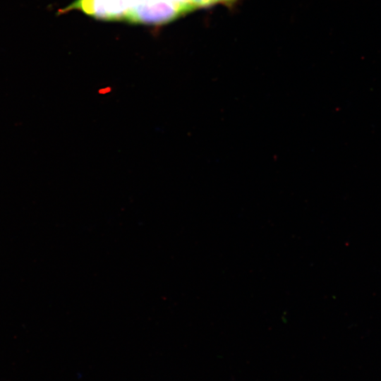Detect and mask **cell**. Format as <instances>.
I'll use <instances>...</instances> for the list:
<instances>
[{
  "mask_svg": "<svg viewBox=\"0 0 381 381\" xmlns=\"http://www.w3.org/2000/svg\"><path fill=\"white\" fill-rule=\"evenodd\" d=\"M130 5L126 20L135 23L163 24L187 12L171 0H130Z\"/></svg>",
  "mask_w": 381,
  "mask_h": 381,
  "instance_id": "cell-1",
  "label": "cell"
},
{
  "mask_svg": "<svg viewBox=\"0 0 381 381\" xmlns=\"http://www.w3.org/2000/svg\"><path fill=\"white\" fill-rule=\"evenodd\" d=\"M130 6V0H75L59 13L79 10L102 20H126Z\"/></svg>",
  "mask_w": 381,
  "mask_h": 381,
  "instance_id": "cell-2",
  "label": "cell"
},
{
  "mask_svg": "<svg viewBox=\"0 0 381 381\" xmlns=\"http://www.w3.org/2000/svg\"><path fill=\"white\" fill-rule=\"evenodd\" d=\"M188 2L193 9L210 6L214 4L213 0H188Z\"/></svg>",
  "mask_w": 381,
  "mask_h": 381,
  "instance_id": "cell-3",
  "label": "cell"
},
{
  "mask_svg": "<svg viewBox=\"0 0 381 381\" xmlns=\"http://www.w3.org/2000/svg\"><path fill=\"white\" fill-rule=\"evenodd\" d=\"M111 91V88L109 87H106L101 88L98 90L99 94L100 95H107Z\"/></svg>",
  "mask_w": 381,
  "mask_h": 381,
  "instance_id": "cell-4",
  "label": "cell"
}]
</instances>
